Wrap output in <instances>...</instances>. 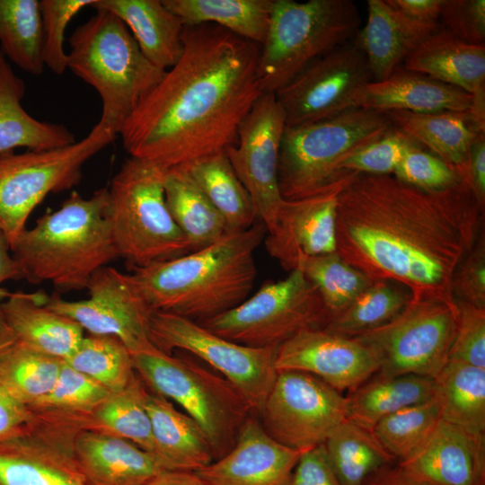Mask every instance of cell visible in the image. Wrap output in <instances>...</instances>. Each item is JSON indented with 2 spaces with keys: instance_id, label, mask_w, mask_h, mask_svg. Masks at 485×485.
Instances as JSON below:
<instances>
[{
  "instance_id": "4316f807",
  "label": "cell",
  "mask_w": 485,
  "mask_h": 485,
  "mask_svg": "<svg viewBox=\"0 0 485 485\" xmlns=\"http://www.w3.org/2000/svg\"><path fill=\"white\" fill-rule=\"evenodd\" d=\"M91 7L119 17L144 56L159 69L166 71L180 59L184 25L162 0H95Z\"/></svg>"
},
{
  "instance_id": "e575fe53",
  "label": "cell",
  "mask_w": 485,
  "mask_h": 485,
  "mask_svg": "<svg viewBox=\"0 0 485 485\" xmlns=\"http://www.w3.org/2000/svg\"><path fill=\"white\" fill-rule=\"evenodd\" d=\"M434 379L442 419L485 434V368L447 360Z\"/></svg>"
},
{
  "instance_id": "836d02e7",
  "label": "cell",
  "mask_w": 485,
  "mask_h": 485,
  "mask_svg": "<svg viewBox=\"0 0 485 485\" xmlns=\"http://www.w3.org/2000/svg\"><path fill=\"white\" fill-rule=\"evenodd\" d=\"M225 219L227 233L250 228L258 218L255 204L225 152L183 166Z\"/></svg>"
},
{
  "instance_id": "91938a15",
  "label": "cell",
  "mask_w": 485,
  "mask_h": 485,
  "mask_svg": "<svg viewBox=\"0 0 485 485\" xmlns=\"http://www.w3.org/2000/svg\"><path fill=\"white\" fill-rule=\"evenodd\" d=\"M16 341L13 333L9 330H5L0 333V355L12 347Z\"/></svg>"
},
{
  "instance_id": "2e32d148",
  "label": "cell",
  "mask_w": 485,
  "mask_h": 485,
  "mask_svg": "<svg viewBox=\"0 0 485 485\" xmlns=\"http://www.w3.org/2000/svg\"><path fill=\"white\" fill-rule=\"evenodd\" d=\"M89 297L67 301L58 294L47 296L45 305L78 323L94 335L118 338L131 354L155 347L150 339L153 311L138 294L129 275L112 267H103L91 278Z\"/></svg>"
},
{
  "instance_id": "30bf717a",
  "label": "cell",
  "mask_w": 485,
  "mask_h": 485,
  "mask_svg": "<svg viewBox=\"0 0 485 485\" xmlns=\"http://www.w3.org/2000/svg\"><path fill=\"white\" fill-rule=\"evenodd\" d=\"M116 137L99 121L85 137L66 146L0 154V230L10 247L36 207L48 194L78 185L86 162Z\"/></svg>"
},
{
  "instance_id": "cb8c5ba5",
  "label": "cell",
  "mask_w": 485,
  "mask_h": 485,
  "mask_svg": "<svg viewBox=\"0 0 485 485\" xmlns=\"http://www.w3.org/2000/svg\"><path fill=\"white\" fill-rule=\"evenodd\" d=\"M438 27L412 21L386 0H368L367 21L356 42L366 56L373 81L388 78Z\"/></svg>"
},
{
  "instance_id": "52a82bcc",
  "label": "cell",
  "mask_w": 485,
  "mask_h": 485,
  "mask_svg": "<svg viewBox=\"0 0 485 485\" xmlns=\"http://www.w3.org/2000/svg\"><path fill=\"white\" fill-rule=\"evenodd\" d=\"M359 25L350 0H273L258 60L262 93H277L313 61L348 43Z\"/></svg>"
},
{
  "instance_id": "44dd1931",
  "label": "cell",
  "mask_w": 485,
  "mask_h": 485,
  "mask_svg": "<svg viewBox=\"0 0 485 485\" xmlns=\"http://www.w3.org/2000/svg\"><path fill=\"white\" fill-rule=\"evenodd\" d=\"M396 464L430 485H485V435L441 419L429 439Z\"/></svg>"
},
{
  "instance_id": "ab89813d",
  "label": "cell",
  "mask_w": 485,
  "mask_h": 485,
  "mask_svg": "<svg viewBox=\"0 0 485 485\" xmlns=\"http://www.w3.org/2000/svg\"><path fill=\"white\" fill-rule=\"evenodd\" d=\"M410 299L403 287L391 281H375L346 309L331 318L323 329L343 337L357 336L393 319Z\"/></svg>"
},
{
  "instance_id": "f6af8a7d",
  "label": "cell",
  "mask_w": 485,
  "mask_h": 485,
  "mask_svg": "<svg viewBox=\"0 0 485 485\" xmlns=\"http://www.w3.org/2000/svg\"><path fill=\"white\" fill-rule=\"evenodd\" d=\"M417 146L420 145L392 127L384 136L344 157L337 172L339 174H393L407 151Z\"/></svg>"
},
{
  "instance_id": "680465c9",
  "label": "cell",
  "mask_w": 485,
  "mask_h": 485,
  "mask_svg": "<svg viewBox=\"0 0 485 485\" xmlns=\"http://www.w3.org/2000/svg\"><path fill=\"white\" fill-rule=\"evenodd\" d=\"M147 485H205L195 472L166 470Z\"/></svg>"
},
{
  "instance_id": "f5cc1de1",
  "label": "cell",
  "mask_w": 485,
  "mask_h": 485,
  "mask_svg": "<svg viewBox=\"0 0 485 485\" xmlns=\"http://www.w3.org/2000/svg\"><path fill=\"white\" fill-rule=\"evenodd\" d=\"M32 417L31 409L14 399L0 384V439L18 432Z\"/></svg>"
},
{
  "instance_id": "816d5d0a",
  "label": "cell",
  "mask_w": 485,
  "mask_h": 485,
  "mask_svg": "<svg viewBox=\"0 0 485 485\" xmlns=\"http://www.w3.org/2000/svg\"><path fill=\"white\" fill-rule=\"evenodd\" d=\"M290 485H341L331 468L323 444L302 453Z\"/></svg>"
},
{
  "instance_id": "8fae6325",
  "label": "cell",
  "mask_w": 485,
  "mask_h": 485,
  "mask_svg": "<svg viewBox=\"0 0 485 485\" xmlns=\"http://www.w3.org/2000/svg\"><path fill=\"white\" fill-rule=\"evenodd\" d=\"M330 315L315 289L296 268L264 283L242 303L200 324L211 332L253 348H278L296 333L324 328Z\"/></svg>"
},
{
  "instance_id": "60d3db41",
  "label": "cell",
  "mask_w": 485,
  "mask_h": 485,
  "mask_svg": "<svg viewBox=\"0 0 485 485\" xmlns=\"http://www.w3.org/2000/svg\"><path fill=\"white\" fill-rule=\"evenodd\" d=\"M441 419L435 397L384 418L371 431L397 463L410 458L429 439Z\"/></svg>"
},
{
  "instance_id": "83f0119b",
  "label": "cell",
  "mask_w": 485,
  "mask_h": 485,
  "mask_svg": "<svg viewBox=\"0 0 485 485\" xmlns=\"http://www.w3.org/2000/svg\"><path fill=\"white\" fill-rule=\"evenodd\" d=\"M146 408L154 454L167 470L198 472L215 460L202 428L190 416L177 410L168 399L149 391Z\"/></svg>"
},
{
  "instance_id": "ac0fdd59",
  "label": "cell",
  "mask_w": 485,
  "mask_h": 485,
  "mask_svg": "<svg viewBox=\"0 0 485 485\" xmlns=\"http://www.w3.org/2000/svg\"><path fill=\"white\" fill-rule=\"evenodd\" d=\"M344 175L318 194L283 201L274 228L264 238L269 256L292 271L306 258L336 251L338 198L348 181Z\"/></svg>"
},
{
  "instance_id": "7dc6e473",
  "label": "cell",
  "mask_w": 485,
  "mask_h": 485,
  "mask_svg": "<svg viewBox=\"0 0 485 485\" xmlns=\"http://www.w3.org/2000/svg\"><path fill=\"white\" fill-rule=\"evenodd\" d=\"M392 175L407 184L425 190H444L466 179L454 167L436 155L424 151L421 146H413L407 151Z\"/></svg>"
},
{
  "instance_id": "5bb4252c",
  "label": "cell",
  "mask_w": 485,
  "mask_h": 485,
  "mask_svg": "<svg viewBox=\"0 0 485 485\" xmlns=\"http://www.w3.org/2000/svg\"><path fill=\"white\" fill-rule=\"evenodd\" d=\"M258 418L272 438L305 451L347 419V398L311 374L278 371Z\"/></svg>"
},
{
  "instance_id": "484cf974",
  "label": "cell",
  "mask_w": 485,
  "mask_h": 485,
  "mask_svg": "<svg viewBox=\"0 0 485 485\" xmlns=\"http://www.w3.org/2000/svg\"><path fill=\"white\" fill-rule=\"evenodd\" d=\"M405 70L485 98V44L464 43L438 30L404 59Z\"/></svg>"
},
{
  "instance_id": "d6a6232c",
  "label": "cell",
  "mask_w": 485,
  "mask_h": 485,
  "mask_svg": "<svg viewBox=\"0 0 485 485\" xmlns=\"http://www.w3.org/2000/svg\"><path fill=\"white\" fill-rule=\"evenodd\" d=\"M184 26L213 24L256 43L264 42L273 0H162Z\"/></svg>"
},
{
  "instance_id": "bcb514c9",
  "label": "cell",
  "mask_w": 485,
  "mask_h": 485,
  "mask_svg": "<svg viewBox=\"0 0 485 485\" xmlns=\"http://www.w3.org/2000/svg\"><path fill=\"white\" fill-rule=\"evenodd\" d=\"M95 0H40L42 58L44 66L61 75L67 69L65 31L70 21Z\"/></svg>"
},
{
  "instance_id": "6f0895ef",
  "label": "cell",
  "mask_w": 485,
  "mask_h": 485,
  "mask_svg": "<svg viewBox=\"0 0 485 485\" xmlns=\"http://www.w3.org/2000/svg\"><path fill=\"white\" fill-rule=\"evenodd\" d=\"M364 485H430L405 474L396 463L386 466L371 476Z\"/></svg>"
},
{
  "instance_id": "6da1fadb",
  "label": "cell",
  "mask_w": 485,
  "mask_h": 485,
  "mask_svg": "<svg viewBox=\"0 0 485 485\" xmlns=\"http://www.w3.org/2000/svg\"><path fill=\"white\" fill-rule=\"evenodd\" d=\"M470 181L425 190L392 174L353 175L340 192L336 252L373 282L412 299L456 301L454 272L484 230Z\"/></svg>"
},
{
  "instance_id": "c3c4849f",
  "label": "cell",
  "mask_w": 485,
  "mask_h": 485,
  "mask_svg": "<svg viewBox=\"0 0 485 485\" xmlns=\"http://www.w3.org/2000/svg\"><path fill=\"white\" fill-rule=\"evenodd\" d=\"M456 302L458 319L448 360L485 368V308Z\"/></svg>"
},
{
  "instance_id": "d6986e66",
  "label": "cell",
  "mask_w": 485,
  "mask_h": 485,
  "mask_svg": "<svg viewBox=\"0 0 485 485\" xmlns=\"http://www.w3.org/2000/svg\"><path fill=\"white\" fill-rule=\"evenodd\" d=\"M275 366L278 372L311 374L340 392H353L379 368L374 354L361 342L323 328L302 331L282 343Z\"/></svg>"
},
{
  "instance_id": "8992f818",
  "label": "cell",
  "mask_w": 485,
  "mask_h": 485,
  "mask_svg": "<svg viewBox=\"0 0 485 485\" xmlns=\"http://www.w3.org/2000/svg\"><path fill=\"white\" fill-rule=\"evenodd\" d=\"M165 172L155 163L129 156L108 188L112 241L118 258L132 269L193 251L167 207Z\"/></svg>"
},
{
  "instance_id": "e0dca14e",
  "label": "cell",
  "mask_w": 485,
  "mask_h": 485,
  "mask_svg": "<svg viewBox=\"0 0 485 485\" xmlns=\"http://www.w3.org/2000/svg\"><path fill=\"white\" fill-rule=\"evenodd\" d=\"M286 119L274 93H262L244 117L234 145L225 151L255 204L267 233L284 201L278 187V158Z\"/></svg>"
},
{
  "instance_id": "ba28073f",
  "label": "cell",
  "mask_w": 485,
  "mask_h": 485,
  "mask_svg": "<svg viewBox=\"0 0 485 485\" xmlns=\"http://www.w3.org/2000/svg\"><path fill=\"white\" fill-rule=\"evenodd\" d=\"M392 128L386 114L357 108L317 122L286 127L278 158L283 199H299L328 190L349 173L337 172L344 157Z\"/></svg>"
},
{
  "instance_id": "9c48e42d",
  "label": "cell",
  "mask_w": 485,
  "mask_h": 485,
  "mask_svg": "<svg viewBox=\"0 0 485 485\" xmlns=\"http://www.w3.org/2000/svg\"><path fill=\"white\" fill-rule=\"evenodd\" d=\"M134 369L151 392L178 403L207 435L215 460L234 445L239 430L254 415L225 377L194 361L156 348L132 354Z\"/></svg>"
},
{
  "instance_id": "9f6ffc18",
  "label": "cell",
  "mask_w": 485,
  "mask_h": 485,
  "mask_svg": "<svg viewBox=\"0 0 485 485\" xmlns=\"http://www.w3.org/2000/svg\"><path fill=\"white\" fill-rule=\"evenodd\" d=\"M10 243L4 234L0 230V285L9 279L22 278L19 266L12 254H10ZM9 294L5 289L0 287V333L8 329L2 311L1 299L6 298Z\"/></svg>"
},
{
  "instance_id": "681fc988",
  "label": "cell",
  "mask_w": 485,
  "mask_h": 485,
  "mask_svg": "<svg viewBox=\"0 0 485 485\" xmlns=\"http://www.w3.org/2000/svg\"><path fill=\"white\" fill-rule=\"evenodd\" d=\"M439 20L444 30L459 40L485 44L484 0H444Z\"/></svg>"
},
{
  "instance_id": "d4e9b609",
  "label": "cell",
  "mask_w": 485,
  "mask_h": 485,
  "mask_svg": "<svg viewBox=\"0 0 485 485\" xmlns=\"http://www.w3.org/2000/svg\"><path fill=\"white\" fill-rule=\"evenodd\" d=\"M47 296L40 293H10L2 303L4 322L17 342L66 360L78 348L84 331L75 322L47 307Z\"/></svg>"
},
{
  "instance_id": "f35d334b",
  "label": "cell",
  "mask_w": 485,
  "mask_h": 485,
  "mask_svg": "<svg viewBox=\"0 0 485 485\" xmlns=\"http://www.w3.org/2000/svg\"><path fill=\"white\" fill-rule=\"evenodd\" d=\"M64 360L15 341L0 355V384L14 399L31 406L55 386Z\"/></svg>"
},
{
  "instance_id": "ee69618b",
  "label": "cell",
  "mask_w": 485,
  "mask_h": 485,
  "mask_svg": "<svg viewBox=\"0 0 485 485\" xmlns=\"http://www.w3.org/2000/svg\"><path fill=\"white\" fill-rule=\"evenodd\" d=\"M110 393L101 384L74 369L64 360L53 389L29 408L31 410L51 411L91 419L95 409Z\"/></svg>"
},
{
  "instance_id": "db71d44e",
  "label": "cell",
  "mask_w": 485,
  "mask_h": 485,
  "mask_svg": "<svg viewBox=\"0 0 485 485\" xmlns=\"http://www.w3.org/2000/svg\"><path fill=\"white\" fill-rule=\"evenodd\" d=\"M397 11L412 21L429 26H439L444 0H386Z\"/></svg>"
},
{
  "instance_id": "7a4b0ae2",
  "label": "cell",
  "mask_w": 485,
  "mask_h": 485,
  "mask_svg": "<svg viewBox=\"0 0 485 485\" xmlns=\"http://www.w3.org/2000/svg\"><path fill=\"white\" fill-rule=\"evenodd\" d=\"M182 42L178 62L119 133L130 157L165 171L225 152L263 93L260 45L213 24L184 26Z\"/></svg>"
},
{
  "instance_id": "b9f144b4",
  "label": "cell",
  "mask_w": 485,
  "mask_h": 485,
  "mask_svg": "<svg viewBox=\"0 0 485 485\" xmlns=\"http://www.w3.org/2000/svg\"><path fill=\"white\" fill-rule=\"evenodd\" d=\"M65 361L110 392L125 388L136 375L132 354L118 338L110 335L84 336Z\"/></svg>"
},
{
  "instance_id": "3957f363",
  "label": "cell",
  "mask_w": 485,
  "mask_h": 485,
  "mask_svg": "<svg viewBox=\"0 0 485 485\" xmlns=\"http://www.w3.org/2000/svg\"><path fill=\"white\" fill-rule=\"evenodd\" d=\"M266 233L256 221L183 256L134 269L129 278L153 312L200 323L249 297L257 276L254 254Z\"/></svg>"
},
{
  "instance_id": "4fadbf2b",
  "label": "cell",
  "mask_w": 485,
  "mask_h": 485,
  "mask_svg": "<svg viewBox=\"0 0 485 485\" xmlns=\"http://www.w3.org/2000/svg\"><path fill=\"white\" fill-rule=\"evenodd\" d=\"M150 339L160 351L193 354L229 381L258 417L273 385L278 348H253L218 336L200 323L164 312H153Z\"/></svg>"
},
{
  "instance_id": "9a60e30c",
  "label": "cell",
  "mask_w": 485,
  "mask_h": 485,
  "mask_svg": "<svg viewBox=\"0 0 485 485\" xmlns=\"http://www.w3.org/2000/svg\"><path fill=\"white\" fill-rule=\"evenodd\" d=\"M371 81L367 60L355 40L315 59L274 94L286 127H295L353 109L355 94Z\"/></svg>"
},
{
  "instance_id": "7402d4cb",
  "label": "cell",
  "mask_w": 485,
  "mask_h": 485,
  "mask_svg": "<svg viewBox=\"0 0 485 485\" xmlns=\"http://www.w3.org/2000/svg\"><path fill=\"white\" fill-rule=\"evenodd\" d=\"M472 104V96L459 88L397 68L385 80L361 87L352 107L384 114L394 110L440 113L469 111Z\"/></svg>"
},
{
  "instance_id": "74e56055",
  "label": "cell",
  "mask_w": 485,
  "mask_h": 485,
  "mask_svg": "<svg viewBox=\"0 0 485 485\" xmlns=\"http://www.w3.org/2000/svg\"><path fill=\"white\" fill-rule=\"evenodd\" d=\"M0 52L22 71L43 73L42 24L38 0H0Z\"/></svg>"
},
{
  "instance_id": "f1b7e54d",
  "label": "cell",
  "mask_w": 485,
  "mask_h": 485,
  "mask_svg": "<svg viewBox=\"0 0 485 485\" xmlns=\"http://www.w3.org/2000/svg\"><path fill=\"white\" fill-rule=\"evenodd\" d=\"M385 114L393 128L421 146H427L469 180L471 146L480 135L485 134V128L474 120L469 111L414 113L394 110Z\"/></svg>"
},
{
  "instance_id": "1f68e13d",
  "label": "cell",
  "mask_w": 485,
  "mask_h": 485,
  "mask_svg": "<svg viewBox=\"0 0 485 485\" xmlns=\"http://www.w3.org/2000/svg\"><path fill=\"white\" fill-rule=\"evenodd\" d=\"M167 207L193 251L204 248L227 233L225 219L184 167L165 172Z\"/></svg>"
},
{
  "instance_id": "4dcf8cb0",
  "label": "cell",
  "mask_w": 485,
  "mask_h": 485,
  "mask_svg": "<svg viewBox=\"0 0 485 485\" xmlns=\"http://www.w3.org/2000/svg\"><path fill=\"white\" fill-rule=\"evenodd\" d=\"M435 379L419 375H374L347 398V419L368 430L384 418L436 397Z\"/></svg>"
},
{
  "instance_id": "7c38bea8",
  "label": "cell",
  "mask_w": 485,
  "mask_h": 485,
  "mask_svg": "<svg viewBox=\"0 0 485 485\" xmlns=\"http://www.w3.org/2000/svg\"><path fill=\"white\" fill-rule=\"evenodd\" d=\"M457 319L456 301L410 298L393 319L352 338L374 354L378 376L435 378L448 360Z\"/></svg>"
},
{
  "instance_id": "ffe728a7",
  "label": "cell",
  "mask_w": 485,
  "mask_h": 485,
  "mask_svg": "<svg viewBox=\"0 0 485 485\" xmlns=\"http://www.w3.org/2000/svg\"><path fill=\"white\" fill-rule=\"evenodd\" d=\"M303 452L272 438L259 419L251 415L234 446L195 472L205 485H290Z\"/></svg>"
},
{
  "instance_id": "8d00e7d4",
  "label": "cell",
  "mask_w": 485,
  "mask_h": 485,
  "mask_svg": "<svg viewBox=\"0 0 485 485\" xmlns=\"http://www.w3.org/2000/svg\"><path fill=\"white\" fill-rule=\"evenodd\" d=\"M148 392L136 373L125 388L110 392L95 409L88 430L128 440L154 454L151 421L146 408Z\"/></svg>"
},
{
  "instance_id": "7bdbcfd3",
  "label": "cell",
  "mask_w": 485,
  "mask_h": 485,
  "mask_svg": "<svg viewBox=\"0 0 485 485\" xmlns=\"http://www.w3.org/2000/svg\"><path fill=\"white\" fill-rule=\"evenodd\" d=\"M297 268L317 290L330 319L374 283L336 251L306 258Z\"/></svg>"
},
{
  "instance_id": "603a6c76",
  "label": "cell",
  "mask_w": 485,
  "mask_h": 485,
  "mask_svg": "<svg viewBox=\"0 0 485 485\" xmlns=\"http://www.w3.org/2000/svg\"><path fill=\"white\" fill-rule=\"evenodd\" d=\"M75 454L84 485H147L167 470L157 455L134 443L91 430L79 433Z\"/></svg>"
},
{
  "instance_id": "f546056e",
  "label": "cell",
  "mask_w": 485,
  "mask_h": 485,
  "mask_svg": "<svg viewBox=\"0 0 485 485\" xmlns=\"http://www.w3.org/2000/svg\"><path fill=\"white\" fill-rule=\"evenodd\" d=\"M25 92V82L0 52V154L22 147L48 150L75 143V135L66 127L39 120L23 109Z\"/></svg>"
},
{
  "instance_id": "d590c367",
  "label": "cell",
  "mask_w": 485,
  "mask_h": 485,
  "mask_svg": "<svg viewBox=\"0 0 485 485\" xmlns=\"http://www.w3.org/2000/svg\"><path fill=\"white\" fill-rule=\"evenodd\" d=\"M323 445L341 485H364L377 472L396 463L371 430L348 419L330 435Z\"/></svg>"
},
{
  "instance_id": "277c9868",
  "label": "cell",
  "mask_w": 485,
  "mask_h": 485,
  "mask_svg": "<svg viewBox=\"0 0 485 485\" xmlns=\"http://www.w3.org/2000/svg\"><path fill=\"white\" fill-rule=\"evenodd\" d=\"M108 188L89 197L73 191L61 207L40 216L11 246L22 278L58 291L87 287L93 275L118 258L109 219Z\"/></svg>"
},
{
  "instance_id": "f907efd6",
  "label": "cell",
  "mask_w": 485,
  "mask_h": 485,
  "mask_svg": "<svg viewBox=\"0 0 485 485\" xmlns=\"http://www.w3.org/2000/svg\"><path fill=\"white\" fill-rule=\"evenodd\" d=\"M455 300L485 308V235H479L474 246L455 269L451 284Z\"/></svg>"
},
{
  "instance_id": "11a10c76",
  "label": "cell",
  "mask_w": 485,
  "mask_h": 485,
  "mask_svg": "<svg viewBox=\"0 0 485 485\" xmlns=\"http://www.w3.org/2000/svg\"><path fill=\"white\" fill-rule=\"evenodd\" d=\"M468 174L477 201L485 208V134L480 135L471 146Z\"/></svg>"
},
{
  "instance_id": "5b68a950",
  "label": "cell",
  "mask_w": 485,
  "mask_h": 485,
  "mask_svg": "<svg viewBox=\"0 0 485 485\" xmlns=\"http://www.w3.org/2000/svg\"><path fill=\"white\" fill-rule=\"evenodd\" d=\"M67 68L91 85L101 101L100 121L119 135L141 100L166 71L142 53L124 22L96 10L69 38Z\"/></svg>"
}]
</instances>
